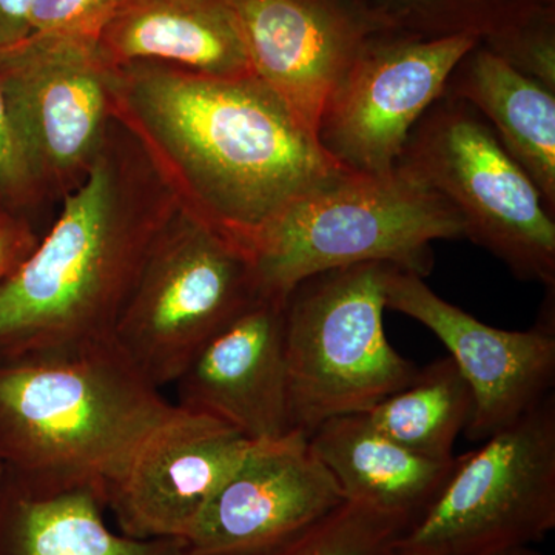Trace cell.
<instances>
[{"label":"cell","instance_id":"603a6c76","mask_svg":"<svg viewBox=\"0 0 555 555\" xmlns=\"http://www.w3.org/2000/svg\"><path fill=\"white\" fill-rule=\"evenodd\" d=\"M43 199L0 87V206L24 214Z\"/></svg>","mask_w":555,"mask_h":555},{"label":"cell","instance_id":"4fadbf2b","mask_svg":"<svg viewBox=\"0 0 555 555\" xmlns=\"http://www.w3.org/2000/svg\"><path fill=\"white\" fill-rule=\"evenodd\" d=\"M298 430L259 441L185 537L188 555H258L345 502Z\"/></svg>","mask_w":555,"mask_h":555},{"label":"cell","instance_id":"8fae6325","mask_svg":"<svg viewBox=\"0 0 555 555\" xmlns=\"http://www.w3.org/2000/svg\"><path fill=\"white\" fill-rule=\"evenodd\" d=\"M386 309L429 328L466 379L474 411L465 434L481 443L513 425L553 393L555 383V306L547 295L535 326L503 331L488 326L438 297L425 278L387 266Z\"/></svg>","mask_w":555,"mask_h":555},{"label":"cell","instance_id":"d4e9b609","mask_svg":"<svg viewBox=\"0 0 555 555\" xmlns=\"http://www.w3.org/2000/svg\"><path fill=\"white\" fill-rule=\"evenodd\" d=\"M31 5L33 0H0V50L30 35Z\"/></svg>","mask_w":555,"mask_h":555},{"label":"cell","instance_id":"ac0fdd59","mask_svg":"<svg viewBox=\"0 0 555 555\" xmlns=\"http://www.w3.org/2000/svg\"><path fill=\"white\" fill-rule=\"evenodd\" d=\"M444 93L483 116L555 217V90L478 42L452 72Z\"/></svg>","mask_w":555,"mask_h":555},{"label":"cell","instance_id":"8992f818","mask_svg":"<svg viewBox=\"0 0 555 555\" xmlns=\"http://www.w3.org/2000/svg\"><path fill=\"white\" fill-rule=\"evenodd\" d=\"M397 169L454 208L473 241L525 281L555 287V217L483 116L444 93L409 133Z\"/></svg>","mask_w":555,"mask_h":555},{"label":"cell","instance_id":"e0dca14e","mask_svg":"<svg viewBox=\"0 0 555 555\" xmlns=\"http://www.w3.org/2000/svg\"><path fill=\"white\" fill-rule=\"evenodd\" d=\"M313 454L346 500L408 518L426 513L447 485L456 456L427 459L383 436L364 414L335 416L309 436Z\"/></svg>","mask_w":555,"mask_h":555},{"label":"cell","instance_id":"5bb4252c","mask_svg":"<svg viewBox=\"0 0 555 555\" xmlns=\"http://www.w3.org/2000/svg\"><path fill=\"white\" fill-rule=\"evenodd\" d=\"M251 72L313 133L358 51L387 24L343 0H228Z\"/></svg>","mask_w":555,"mask_h":555},{"label":"cell","instance_id":"3957f363","mask_svg":"<svg viewBox=\"0 0 555 555\" xmlns=\"http://www.w3.org/2000/svg\"><path fill=\"white\" fill-rule=\"evenodd\" d=\"M177 404L115 339L0 358V463L24 494L109 488Z\"/></svg>","mask_w":555,"mask_h":555},{"label":"cell","instance_id":"5b68a950","mask_svg":"<svg viewBox=\"0 0 555 555\" xmlns=\"http://www.w3.org/2000/svg\"><path fill=\"white\" fill-rule=\"evenodd\" d=\"M387 266L326 270L288 292V408L292 429L306 437L335 416L366 414L418 372L386 338Z\"/></svg>","mask_w":555,"mask_h":555},{"label":"cell","instance_id":"9a60e30c","mask_svg":"<svg viewBox=\"0 0 555 555\" xmlns=\"http://www.w3.org/2000/svg\"><path fill=\"white\" fill-rule=\"evenodd\" d=\"M284 312L286 299L259 295L177 379V406L221 420L254 441L291 434Z\"/></svg>","mask_w":555,"mask_h":555},{"label":"cell","instance_id":"ffe728a7","mask_svg":"<svg viewBox=\"0 0 555 555\" xmlns=\"http://www.w3.org/2000/svg\"><path fill=\"white\" fill-rule=\"evenodd\" d=\"M474 411L466 379L451 357L418 369L414 379L367 411L366 418L383 436L427 459H454L460 434Z\"/></svg>","mask_w":555,"mask_h":555},{"label":"cell","instance_id":"7c38bea8","mask_svg":"<svg viewBox=\"0 0 555 555\" xmlns=\"http://www.w3.org/2000/svg\"><path fill=\"white\" fill-rule=\"evenodd\" d=\"M257 443L221 420L177 406L109 488L105 507L120 534L185 540Z\"/></svg>","mask_w":555,"mask_h":555},{"label":"cell","instance_id":"7402d4cb","mask_svg":"<svg viewBox=\"0 0 555 555\" xmlns=\"http://www.w3.org/2000/svg\"><path fill=\"white\" fill-rule=\"evenodd\" d=\"M127 0H33L30 35L96 40Z\"/></svg>","mask_w":555,"mask_h":555},{"label":"cell","instance_id":"277c9868","mask_svg":"<svg viewBox=\"0 0 555 555\" xmlns=\"http://www.w3.org/2000/svg\"><path fill=\"white\" fill-rule=\"evenodd\" d=\"M463 238L454 208L400 169L346 170L286 208L247 248L259 295L286 299L306 278L364 262H389L423 278L433 243Z\"/></svg>","mask_w":555,"mask_h":555},{"label":"cell","instance_id":"7a4b0ae2","mask_svg":"<svg viewBox=\"0 0 555 555\" xmlns=\"http://www.w3.org/2000/svg\"><path fill=\"white\" fill-rule=\"evenodd\" d=\"M17 272L0 283V358L115 339L150 248L178 201L113 119L90 173Z\"/></svg>","mask_w":555,"mask_h":555},{"label":"cell","instance_id":"9c48e42d","mask_svg":"<svg viewBox=\"0 0 555 555\" xmlns=\"http://www.w3.org/2000/svg\"><path fill=\"white\" fill-rule=\"evenodd\" d=\"M115 72L96 40L31 33L0 50V87L46 198L64 199L90 173L113 124Z\"/></svg>","mask_w":555,"mask_h":555},{"label":"cell","instance_id":"ba28073f","mask_svg":"<svg viewBox=\"0 0 555 555\" xmlns=\"http://www.w3.org/2000/svg\"><path fill=\"white\" fill-rule=\"evenodd\" d=\"M481 447L456 456L398 555H494L540 542L555 528V397L550 393Z\"/></svg>","mask_w":555,"mask_h":555},{"label":"cell","instance_id":"44dd1931","mask_svg":"<svg viewBox=\"0 0 555 555\" xmlns=\"http://www.w3.org/2000/svg\"><path fill=\"white\" fill-rule=\"evenodd\" d=\"M411 521L345 500L297 534L258 555H398Z\"/></svg>","mask_w":555,"mask_h":555},{"label":"cell","instance_id":"484cf974","mask_svg":"<svg viewBox=\"0 0 555 555\" xmlns=\"http://www.w3.org/2000/svg\"><path fill=\"white\" fill-rule=\"evenodd\" d=\"M494 555H545L539 553V551L532 550L531 546L517 547V550L505 551V553H499Z\"/></svg>","mask_w":555,"mask_h":555},{"label":"cell","instance_id":"2e32d148","mask_svg":"<svg viewBox=\"0 0 555 555\" xmlns=\"http://www.w3.org/2000/svg\"><path fill=\"white\" fill-rule=\"evenodd\" d=\"M98 46L113 67L149 62L210 78L255 76L228 0H127Z\"/></svg>","mask_w":555,"mask_h":555},{"label":"cell","instance_id":"d6986e66","mask_svg":"<svg viewBox=\"0 0 555 555\" xmlns=\"http://www.w3.org/2000/svg\"><path fill=\"white\" fill-rule=\"evenodd\" d=\"M94 492L24 494L10 483L0 496V555H188L184 540L133 539L112 531Z\"/></svg>","mask_w":555,"mask_h":555},{"label":"cell","instance_id":"30bf717a","mask_svg":"<svg viewBox=\"0 0 555 555\" xmlns=\"http://www.w3.org/2000/svg\"><path fill=\"white\" fill-rule=\"evenodd\" d=\"M385 30L358 51L317 124L324 152L356 173L396 169L409 133L443 96L459 62L480 42L470 35L379 38Z\"/></svg>","mask_w":555,"mask_h":555},{"label":"cell","instance_id":"cb8c5ba5","mask_svg":"<svg viewBox=\"0 0 555 555\" xmlns=\"http://www.w3.org/2000/svg\"><path fill=\"white\" fill-rule=\"evenodd\" d=\"M39 243L27 215L0 206V283L25 264Z\"/></svg>","mask_w":555,"mask_h":555},{"label":"cell","instance_id":"52a82bcc","mask_svg":"<svg viewBox=\"0 0 555 555\" xmlns=\"http://www.w3.org/2000/svg\"><path fill=\"white\" fill-rule=\"evenodd\" d=\"M258 297L250 255L178 208L150 248L115 341L163 389Z\"/></svg>","mask_w":555,"mask_h":555},{"label":"cell","instance_id":"6da1fadb","mask_svg":"<svg viewBox=\"0 0 555 555\" xmlns=\"http://www.w3.org/2000/svg\"><path fill=\"white\" fill-rule=\"evenodd\" d=\"M112 107L179 210L246 251L286 208L347 170L257 76L124 65L113 78Z\"/></svg>","mask_w":555,"mask_h":555},{"label":"cell","instance_id":"4316f807","mask_svg":"<svg viewBox=\"0 0 555 555\" xmlns=\"http://www.w3.org/2000/svg\"><path fill=\"white\" fill-rule=\"evenodd\" d=\"M3 486H5V470H3L2 463H0V496H2Z\"/></svg>","mask_w":555,"mask_h":555}]
</instances>
